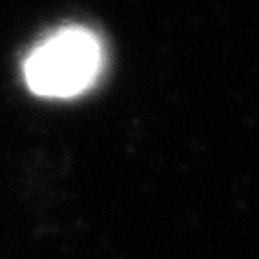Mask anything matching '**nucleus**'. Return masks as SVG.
<instances>
[{
    "mask_svg": "<svg viewBox=\"0 0 259 259\" xmlns=\"http://www.w3.org/2000/svg\"><path fill=\"white\" fill-rule=\"evenodd\" d=\"M104 67L102 41L82 26H67L44 39L24 63L28 89L39 97H76L89 91Z\"/></svg>",
    "mask_w": 259,
    "mask_h": 259,
    "instance_id": "obj_1",
    "label": "nucleus"
}]
</instances>
